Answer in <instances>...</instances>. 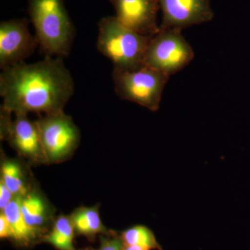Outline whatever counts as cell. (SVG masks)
I'll use <instances>...</instances> for the list:
<instances>
[{
	"instance_id": "8992f818",
	"label": "cell",
	"mask_w": 250,
	"mask_h": 250,
	"mask_svg": "<svg viewBox=\"0 0 250 250\" xmlns=\"http://www.w3.org/2000/svg\"><path fill=\"white\" fill-rule=\"evenodd\" d=\"M182 31L179 29H159L149 41L144 65L169 77L188 65L195 53Z\"/></svg>"
},
{
	"instance_id": "6da1fadb",
	"label": "cell",
	"mask_w": 250,
	"mask_h": 250,
	"mask_svg": "<svg viewBox=\"0 0 250 250\" xmlns=\"http://www.w3.org/2000/svg\"><path fill=\"white\" fill-rule=\"evenodd\" d=\"M74 91L73 79L60 57L20 62L3 69L0 75L1 107L13 114L63 111Z\"/></svg>"
},
{
	"instance_id": "8fae6325",
	"label": "cell",
	"mask_w": 250,
	"mask_h": 250,
	"mask_svg": "<svg viewBox=\"0 0 250 250\" xmlns=\"http://www.w3.org/2000/svg\"><path fill=\"white\" fill-rule=\"evenodd\" d=\"M21 207L26 223L41 237L42 242L56 219L53 206L34 184L30 190L21 197Z\"/></svg>"
},
{
	"instance_id": "52a82bcc",
	"label": "cell",
	"mask_w": 250,
	"mask_h": 250,
	"mask_svg": "<svg viewBox=\"0 0 250 250\" xmlns=\"http://www.w3.org/2000/svg\"><path fill=\"white\" fill-rule=\"evenodd\" d=\"M1 139L6 140L18 154L30 164H45L36 121L27 114L13 113L1 107Z\"/></svg>"
},
{
	"instance_id": "ba28073f",
	"label": "cell",
	"mask_w": 250,
	"mask_h": 250,
	"mask_svg": "<svg viewBox=\"0 0 250 250\" xmlns=\"http://www.w3.org/2000/svg\"><path fill=\"white\" fill-rule=\"evenodd\" d=\"M38 46L39 42L29 31L26 18L0 23V67L2 70L24 62Z\"/></svg>"
},
{
	"instance_id": "7c38bea8",
	"label": "cell",
	"mask_w": 250,
	"mask_h": 250,
	"mask_svg": "<svg viewBox=\"0 0 250 250\" xmlns=\"http://www.w3.org/2000/svg\"><path fill=\"white\" fill-rule=\"evenodd\" d=\"M9 221L11 231V241L19 248H31L42 243L39 235L29 228L21 211V197H16L4 210H0Z\"/></svg>"
},
{
	"instance_id": "ffe728a7",
	"label": "cell",
	"mask_w": 250,
	"mask_h": 250,
	"mask_svg": "<svg viewBox=\"0 0 250 250\" xmlns=\"http://www.w3.org/2000/svg\"><path fill=\"white\" fill-rule=\"evenodd\" d=\"M124 250H146L144 248L136 246H125Z\"/></svg>"
},
{
	"instance_id": "277c9868",
	"label": "cell",
	"mask_w": 250,
	"mask_h": 250,
	"mask_svg": "<svg viewBox=\"0 0 250 250\" xmlns=\"http://www.w3.org/2000/svg\"><path fill=\"white\" fill-rule=\"evenodd\" d=\"M114 90L122 100L138 104L151 111H157L170 77L143 65L133 70L113 68Z\"/></svg>"
},
{
	"instance_id": "2e32d148",
	"label": "cell",
	"mask_w": 250,
	"mask_h": 250,
	"mask_svg": "<svg viewBox=\"0 0 250 250\" xmlns=\"http://www.w3.org/2000/svg\"><path fill=\"white\" fill-rule=\"evenodd\" d=\"M125 246H136L146 250H163L154 232L147 227L134 225L120 233Z\"/></svg>"
},
{
	"instance_id": "5b68a950",
	"label": "cell",
	"mask_w": 250,
	"mask_h": 250,
	"mask_svg": "<svg viewBox=\"0 0 250 250\" xmlns=\"http://www.w3.org/2000/svg\"><path fill=\"white\" fill-rule=\"evenodd\" d=\"M36 121L45 164H55L70 159L80 146V131L63 111L42 115Z\"/></svg>"
},
{
	"instance_id": "9c48e42d",
	"label": "cell",
	"mask_w": 250,
	"mask_h": 250,
	"mask_svg": "<svg viewBox=\"0 0 250 250\" xmlns=\"http://www.w3.org/2000/svg\"><path fill=\"white\" fill-rule=\"evenodd\" d=\"M162 21L159 29H179L208 22L214 17L210 0H159Z\"/></svg>"
},
{
	"instance_id": "3957f363",
	"label": "cell",
	"mask_w": 250,
	"mask_h": 250,
	"mask_svg": "<svg viewBox=\"0 0 250 250\" xmlns=\"http://www.w3.org/2000/svg\"><path fill=\"white\" fill-rule=\"evenodd\" d=\"M152 37L126 27L116 16H106L98 23L97 47L100 53L111 61L113 68L136 70L144 65Z\"/></svg>"
},
{
	"instance_id": "4fadbf2b",
	"label": "cell",
	"mask_w": 250,
	"mask_h": 250,
	"mask_svg": "<svg viewBox=\"0 0 250 250\" xmlns=\"http://www.w3.org/2000/svg\"><path fill=\"white\" fill-rule=\"evenodd\" d=\"M70 218L76 235L84 236L90 242L95 241L98 236H108L114 232L104 225L98 205L79 207L70 215Z\"/></svg>"
},
{
	"instance_id": "e0dca14e",
	"label": "cell",
	"mask_w": 250,
	"mask_h": 250,
	"mask_svg": "<svg viewBox=\"0 0 250 250\" xmlns=\"http://www.w3.org/2000/svg\"><path fill=\"white\" fill-rule=\"evenodd\" d=\"M97 250H124V244L120 233L114 231L108 236H100V247Z\"/></svg>"
},
{
	"instance_id": "ac0fdd59",
	"label": "cell",
	"mask_w": 250,
	"mask_h": 250,
	"mask_svg": "<svg viewBox=\"0 0 250 250\" xmlns=\"http://www.w3.org/2000/svg\"><path fill=\"white\" fill-rule=\"evenodd\" d=\"M14 194L5 185L2 181L0 180V210H4L10 202L15 198Z\"/></svg>"
},
{
	"instance_id": "d6986e66",
	"label": "cell",
	"mask_w": 250,
	"mask_h": 250,
	"mask_svg": "<svg viewBox=\"0 0 250 250\" xmlns=\"http://www.w3.org/2000/svg\"><path fill=\"white\" fill-rule=\"evenodd\" d=\"M0 238L11 241V231L9 221L2 212H0Z\"/></svg>"
},
{
	"instance_id": "30bf717a",
	"label": "cell",
	"mask_w": 250,
	"mask_h": 250,
	"mask_svg": "<svg viewBox=\"0 0 250 250\" xmlns=\"http://www.w3.org/2000/svg\"><path fill=\"white\" fill-rule=\"evenodd\" d=\"M116 10V17L126 27L147 36L159 31L157 22L159 0H109Z\"/></svg>"
},
{
	"instance_id": "9a60e30c",
	"label": "cell",
	"mask_w": 250,
	"mask_h": 250,
	"mask_svg": "<svg viewBox=\"0 0 250 250\" xmlns=\"http://www.w3.org/2000/svg\"><path fill=\"white\" fill-rule=\"evenodd\" d=\"M76 236L70 215H61L56 218L52 228L42 239L57 250H77L74 246Z\"/></svg>"
},
{
	"instance_id": "5bb4252c",
	"label": "cell",
	"mask_w": 250,
	"mask_h": 250,
	"mask_svg": "<svg viewBox=\"0 0 250 250\" xmlns=\"http://www.w3.org/2000/svg\"><path fill=\"white\" fill-rule=\"evenodd\" d=\"M15 197H22L34 184L28 176L25 166L21 161L1 156V177Z\"/></svg>"
},
{
	"instance_id": "7a4b0ae2",
	"label": "cell",
	"mask_w": 250,
	"mask_h": 250,
	"mask_svg": "<svg viewBox=\"0 0 250 250\" xmlns=\"http://www.w3.org/2000/svg\"><path fill=\"white\" fill-rule=\"evenodd\" d=\"M28 12L41 52L45 57H67L75 29L63 0H28Z\"/></svg>"
},
{
	"instance_id": "44dd1931",
	"label": "cell",
	"mask_w": 250,
	"mask_h": 250,
	"mask_svg": "<svg viewBox=\"0 0 250 250\" xmlns=\"http://www.w3.org/2000/svg\"><path fill=\"white\" fill-rule=\"evenodd\" d=\"M94 250L91 249V248H83V249H80V250Z\"/></svg>"
}]
</instances>
